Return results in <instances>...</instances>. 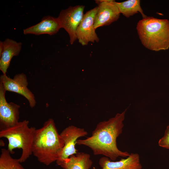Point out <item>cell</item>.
Here are the masks:
<instances>
[{
    "mask_svg": "<svg viewBox=\"0 0 169 169\" xmlns=\"http://www.w3.org/2000/svg\"><path fill=\"white\" fill-rule=\"evenodd\" d=\"M88 132L84 129L70 125L63 130L60 134L62 138L64 146L61 155L56 162L59 165L62 161L73 155L77 154L78 150L75 148L77 141L81 137L87 136Z\"/></svg>",
    "mask_w": 169,
    "mask_h": 169,
    "instance_id": "8",
    "label": "cell"
},
{
    "mask_svg": "<svg viewBox=\"0 0 169 169\" xmlns=\"http://www.w3.org/2000/svg\"><path fill=\"white\" fill-rule=\"evenodd\" d=\"M136 29L142 45L156 51L169 48V20L152 17L138 22Z\"/></svg>",
    "mask_w": 169,
    "mask_h": 169,
    "instance_id": "3",
    "label": "cell"
},
{
    "mask_svg": "<svg viewBox=\"0 0 169 169\" xmlns=\"http://www.w3.org/2000/svg\"><path fill=\"white\" fill-rule=\"evenodd\" d=\"M92 164L89 154L80 152L71 155L59 166L64 169H90Z\"/></svg>",
    "mask_w": 169,
    "mask_h": 169,
    "instance_id": "14",
    "label": "cell"
},
{
    "mask_svg": "<svg viewBox=\"0 0 169 169\" xmlns=\"http://www.w3.org/2000/svg\"><path fill=\"white\" fill-rule=\"evenodd\" d=\"M6 91L0 81V130L12 127L19 122L20 106L13 102H7L5 96Z\"/></svg>",
    "mask_w": 169,
    "mask_h": 169,
    "instance_id": "7",
    "label": "cell"
},
{
    "mask_svg": "<svg viewBox=\"0 0 169 169\" xmlns=\"http://www.w3.org/2000/svg\"><path fill=\"white\" fill-rule=\"evenodd\" d=\"M84 8V6L82 5L70 6L62 10L57 18L61 28L68 33L71 44L77 39V30L83 17Z\"/></svg>",
    "mask_w": 169,
    "mask_h": 169,
    "instance_id": "5",
    "label": "cell"
},
{
    "mask_svg": "<svg viewBox=\"0 0 169 169\" xmlns=\"http://www.w3.org/2000/svg\"><path fill=\"white\" fill-rule=\"evenodd\" d=\"M98 9L97 6L86 12L78 27L77 39L83 46L87 45L90 42L94 43L99 41L94 26V19Z\"/></svg>",
    "mask_w": 169,
    "mask_h": 169,
    "instance_id": "9",
    "label": "cell"
},
{
    "mask_svg": "<svg viewBox=\"0 0 169 169\" xmlns=\"http://www.w3.org/2000/svg\"><path fill=\"white\" fill-rule=\"evenodd\" d=\"M64 146L54 120L49 118L42 127L36 129L32 153L40 162L49 166L59 159Z\"/></svg>",
    "mask_w": 169,
    "mask_h": 169,
    "instance_id": "2",
    "label": "cell"
},
{
    "mask_svg": "<svg viewBox=\"0 0 169 169\" xmlns=\"http://www.w3.org/2000/svg\"><path fill=\"white\" fill-rule=\"evenodd\" d=\"M61 28L57 18L47 16L44 17L38 23L24 29L23 33L24 34L52 35L56 33Z\"/></svg>",
    "mask_w": 169,
    "mask_h": 169,
    "instance_id": "13",
    "label": "cell"
},
{
    "mask_svg": "<svg viewBox=\"0 0 169 169\" xmlns=\"http://www.w3.org/2000/svg\"><path fill=\"white\" fill-rule=\"evenodd\" d=\"M2 82L6 91L14 92L24 97L28 100L30 107L33 108L36 104L34 95L28 88V84L26 75L23 73L15 75L11 78L6 74L0 76Z\"/></svg>",
    "mask_w": 169,
    "mask_h": 169,
    "instance_id": "6",
    "label": "cell"
},
{
    "mask_svg": "<svg viewBox=\"0 0 169 169\" xmlns=\"http://www.w3.org/2000/svg\"><path fill=\"white\" fill-rule=\"evenodd\" d=\"M22 46L21 42L10 38L0 42V70L3 74H6L12 58L19 54Z\"/></svg>",
    "mask_w": 169,
    "mask_h": 169,
    "instance_id": "11",
    "label": "cell"
},
{
    "mask_svg": "<svg viewBox=\"0 0 169 169\" xmlns=\"http://www.w3.org/2000/svg\"><path fill=\"white\" fill-rule=\"evenodd\" d=\"M99 164L101 169H141L139 155L131 153L125 159H121L118 161H111L108 157L101 158ZM93 169H95L94 168Z\"/></svg>",
    "mask_w": 169,
    "mask_h": 169,
    "instance_id": "12",
    "label": "cell"
},
{
    "mask_svg": "<svg viewBox=\"0 0 169 169\" xmlns=\"http://www.w3.org/2000/svg\"><path fill=\"white\" fill-rule=\"evenodd\" d=\"M8 149L3 148L0 156V169H25L18 159L13 158Z\"/></svg>",
    "mask_w": 169,
    "mask_h": 169,
    "instance_id": "16",
    "label": "cell"
},
{
    "mask_svg": "<svg viewBox=\"0 0 169 169\" xmlns=\"http://www.w3.org/2000/svg\"><path fill=\"white\" fill-rule=\"evenodd\" d=\"M114 3L117 7L120 13H122L126 18H129L138 12L141 13L143 18L147 17L143 12L139 0H128L122 2L114 1Z\"/></svg>",
    "mask_w": 169,
    "mask_h": 169,
    "instance_id": "15",
    "label": "cell"
},
{
    "mask_svg": "<svg viewBox=\"0 0 169 169\" xmlns=\"http://www.w3.org/2000/svg\"><path fill=\"white\" fill-rule=\"evenodd\" d=\"M112 0H97L98 9L94 21L95 29L98 27L110 25L116 21L120 14L117 6Z\"/></svg>",
    "mask_w": 169,
    "mask_h": 169,
    "instance_id": "10",
    "label": "cell"
},
{
    "mask_svg": "<svg viewBox=\"0 0 169 169\" xmlns=\"http://www.w3.org/2000/svg\"><path fill=\"white\" fill-rule=\"evenodd\" d=\"M29 121L24 120L15 125L0 131V137L7 139L8 150L13 154V150L21 149L22 153L18 159L21 163L23 162L32 154V147L36 128L28 126Z\"/></svg>",
    "mask_w": 169,
    "mask_h": 169,
    "instance_id": "4",
    "label": "cell"
},
{
    "mask_svg": "<svg viewBox=\"0 0 169 169\" xmlns=\"http://www.w3.org/2000/svg\"><path fill=\"white\" fill-rule=\"evenodd\" d=\"M127 109L107 121L99 123L91 136L84 139H78L76 144L90 148L95 155H103L113 161L119 157L129 156L130 154L120 150L116 144L117 138L122 132L123 121Z\"/></svg>",
    "mask_w": 169,
    "mask_h": 169,
    "instance_id": "1",
    "label": "cell"
},
{
    "mask_svg": "<svg viewBox=\"0 0 169 169\" xmlns=\"http://www.w3.org/2000/svg\"><path fill=\"white\" fill-rule=\"evenodd\" d=\"M158 144L161 147L169 149V125L166 127L164 135L159 140Z\"/></svg>",
    "mask_w": 169,
    "mask_h": 169,
    "instance_id": "17",
    "label": "cell"
}]
</instances>
